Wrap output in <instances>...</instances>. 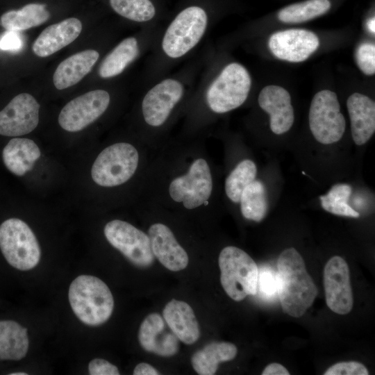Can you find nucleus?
Masks as SVG:
<instances>
[{
  "label": "nucleus",
  "mask_w": 375,
  "mask_h": 375,
  "mask_svg": "<svg viewBox=\"0 0 375 375\" xmlns=\"http://www.w3.org/2000/svg\"><path fill=\"white\" fill-rule=\"evenodd\" d=\"M278 297L283 312L301 317L312 305L317 288L301 254L293 247L284 249L277 260Z\"/></svg>",
  "instance_id": "obj_1"
},
{
  "label": "nucleus",
  "mask_w": 375,
  "mask_h": 375,
  "mask_svg": "<svg viewBox=\"0 0 375 375\" xmlns=\"http://www.w3.org/2000/svg\"><path fill=\"white\" fill-rule=\"evenodd\" d=\"M214 188L212 169L204 156H196L184 171L171 177L167 194L172 203L193 210L208 204Z\"/></svg>",
  "instance_id": "obj_2"
},
{
  "label": "nucleus",
  "mask_w": 375,
  "mask_h": 375,
  "mask_svg": "<svg viewBox=\"0 0 375 375\" xmlns=\"http://www.w3.org/2000/svg\"><path fill=\"white\" fill-rule=\"evenodd\" d=\"M68 297L74 313L87 325H101L112 315V294L107 285L97 277L78 276L70 284Z\"/></svg>",
  "instance_id": "obj_3"
},
{
  "label": "nucleus",
  "mask_w": 375,
  "mask_h": 375,
  "mask_svg": "<svg viewBox=\"0 0 375 375\" xmlns=\"http://www.w3.org/2000/svg\"><path fill=\"white\" fill-rule=\"evenodd\" d=\"M140 153L132 144L116 142L103 149L91 169L93 181L103 188L120 186L136 174L140 165Z\"/></svg>",
  "instance_id": "obj_4"
},
{
  "label": "nucleus",
  "mask_w": 375,
  "mask_h": 375,
  "mask_svg": "<svg viewBox=\"0 0 375 375\" xmlns=\"http://www.w3.org/2000/svg\"><path fill=\"white\" fill-rule=\"evenodd\" d=\"M218 262L222 286L231 299L240 301L256 294L258 267L248 253L228 246L221 251Z\"/></svg>",
  "instance_id": "obj_5"
},
{
  "label": "nucleus",
  "mask_w": 375,
  "mask_h": 375,
  "mask_svg": "<svg viewBox=\"0 0 375 375\" xmlns=\"http://www.w3.org/2000/svg\"><path fill=\"white\" fill-rule=\"evenodd\" d=\"M251 85L247 69L240 63H230L208 87L206 93L207 106L217 114L233 110L244 103Z\"/></svg>",
  "instance_id": "obj_6"
},
{
  "label": "nucleus",
  "mask_w": 375,
  "mask_h": 375,
  "mask_svg": "<svg viewBox=\"0 0 375 375\" xmlns=\"http://www.w3.org/2000/svg\"><path fill=\"white\" fill-rule=\"evenodd\" d=\"M0 249L14 268L27 271L40 262L41 251L28 225L18 218H10L0 225Z\"/></svg>",
  "instance_id": "obj_7"
},
{
  "label": "nucleus",
  "mask_w": 375,
  "mask_h": 375,
  "mask_svg": "<svg viewBox=\"0 0 375 375\" xmlns=\"http://www.w3.org/2000/svg\"><path fill=\"white\" fill-rule=\"evenodd\" d=\"M208 24L206 11L199 6L185 8L167 27L162 40L167 56L179 58L190 51L203 36Z\"/></svg>",
  "instance_id": "obj_8"
},
{
  "label": "nucleus",
  "mask_w": 375,
  "mask_h": 375,
  "mask_svg": "<svg viewBox=\"0 0 375 375\" xmlns=\"http://www.w3.org/2000/svg\"><path fill=\"white\" fill-rule=\"evenodd\" d=\"M309 126L315 139L322 144L340 140L346 127L336 94L324 90L313 97L309 110Z\"/></svg>",
  "instance_id": "obj_9"
},
{
  "label": "nucleus",
  "mask_w": 375,
  "mask_h": 375,
  "mask_svg": "<svg viewBox=\"0 0 375 375\" xmlns=\"http://www.w3.org/2000/svg\"><path fill=\"white\" fill-rule=\"evenodd\" d=\"M104 235L108 242L132 264L138 267H148L154 261L148 234L131 224L113 219L104 226Z\"/></svg>",
  "instance_id": "obj_10"
},
{
  "label": "nucleus",
  "mask_w": 375,
  "mask_h": 375,
  "mask_svg": "<svg viewBox=\"0 0 375 375\" xmlns=\"http://www.w3.org/2000/svg\"><path fill=\"white\" fill-rule=\"evenodd\" d=\"M110 101V94L104 90L88 92L72 99L62 108L58 124L68 132L82 131L105 112Z\"/></svg>",
  "instance_id": "obj_11"
},
{
  "label": "nucleus",
  "mask_w": 375,
  "mask_h": 375,
  "mask_svg": "<svg viewBox=\"0 0 375 375\" xmlns=\"http://www.w3.org/2000/svg\"><path fill=\"white\" fill-rule=\"evenodd\" d=\"M183 94V85L174 78H166L155 85L146 93L142 101L144 122L153 128L163 126Z\"/></svg>",
  "instance_id": "obj_12"
},
{
  "label": "nucleus",
  "mask_w": 375,
  "mask_h": 375,
  "mask_svg": "<svg viewBox=\"0 0 375 375\" xmlns=\"http://www.w3.org/2000/svg\"><path fill=\"white\" fill-rule=\"evenodd\" d=\"M324 287L328 307L339 315L349 313L353 306L350 273L347 262L334 256L324 269Z\"/></svg>",
  "instance_id": "obj_13"
},
{
  "label": "nucleus",
  "mask_w": 375,
  "mask_h": 375,
  "mask_svg": "<svg viewBox=\"0 0 375 375\" xmlns=\"http://www.w3.org/2000/svg\"><path fill=\"white\" fill-rule=\"evenodd\" d=\"M40 104L28 93L15 96L0 111V135L17 137L32 132L39 123Z\"/></svg>",
  "instance_id": "obj_14"
},
{
  "label": "nucleus",
  "mask_w": 375,
  "mask_h": 375,
  "mask_svg": "<svg viewBox=\"0 0 375 375\" xmlns=\"http://www.w3.org/2000/svg\"><path fill=\"white\" fill-rule=\"evenodd\" d=\"M318 46L317 36L304 29L278 31L272 34L269 40V47L276 57L293 62L306 60Z\"/></svg>",
  "instance_id": "obj_15"
},
{
  "label": "nucleus",
  "mask_w": 375,
  "mask_h": 375,
  "mask_svg": "<svg viewBox=\"0 0 375 375\" xmlns=\"http://www.w3.org/2000/svg\"><path fill=\"white\" fill-rule=\"evenodd\" d=\"M147 234L154 257L165 268L178 272L188 266L189 258L187 252L167 225L154 223L149 226Z\"/></svg>",
  "instance_id": "obj_16"
},
{
  "label": "nucleus",
  "mask_w": 375,
  "mask_h": 375,
  "mask_svg": "<svg viewBox=\"0 0 375 375\" xmlns=\"http://www.w3.org/2000/svg\"><path fill=\"white\" fill-rule=\"evenodd\" d=\"M164 318L157 312L149 314L142 321L138 331V340L147 351L169 357L179 349L178 338L166 328Z\"/></svg>",
  "instance_id": "obj_17"
},
{
  "label": "nucleus",
  "mask_w": 375,
  "mask_h": 375,
  "mask_svg": "<svg viewBox=\"0 0 375 375\" xmlns=\"http://www.w3.org/2000/svg\"><path fill=\"white\" fill-rule=\"evenodd\" d=\"M260 107L270 117V128L276 135L288 132L293 125L294 114L289 92L281 86L265 87L258 96Z\"/></svg>",
  "instance_id": "obj_18"
},
{
  "label": "nucleus",
  "mask_w": 375,
  "mask_h": 375,
  "mask_svg": "<svg viewBox=\"0 0 375 375\" xmlns=\"http://www.w3.org/2000/svg\"><path fill=\"white\" fill-rule=\"evenodd\" d=\"M82 31V23L69 17L45 28L33 44V53L42 58L49 56L74 42Z\"/></svg>",
  "instance_id": "obj_19"
},
{
  "label": "nucleus",
  "mask_w": 375,
  "mask_h": 375,
  "mask_svg": "<svg viewBox=\"0 0 375 375\" xmlns=\"http://www.w3.org/2000/svg\"><path fill=\"white\" fill-rule=\"evenodd\" d=\"M347 106L353 142L356 145H363L375 132L374 101L366 95L356 92L348 98Z\"/></svg>",
  "instance_id": "obj_20"
},
{
  "label": "nucleus",
  "mask_w": 375,
  "mask_h": 375,
  "mask_svg": "<svg viewBox=\"0 0 375 375\" xmlns=\"http://www.w3.org/2000/svg\"><path fill=\"white\" fill-rule=\"evenodd\" d=\"M163 318L178 340L192 344L200 337L198 322L191 306L186 302L172 299L165 306Z\"/></svg>",
  "instance_id": "obj_21"
},
{
  "label": "nucleus",
  "mask_w": 375,
  "mask_h": 375,
  "mask_svg": "<svg viewBox=\"0 0 375 375\" xmlns=\"http://www.w3.org/2000/svg\"><path fill=\"white\" fill-rule=\"evenodd\" d=\"M99 58V52L94 49L84 50L67 58L53 73L54 86L62 90L76 85L90 72Z\"/></svg>",
  "instance_id": "obj_22"
},
{
  "label": "nucleus",
  "mask_w": 375,
  "mask_h": 375,
  "mask_svg": "<svg viewBox=\"0 0 375 375\" xmlns=\"http://www.w3.org/2000/svg\"><path fill=\"white\" fill-rule=\"evenodd\" d=\"M40 156V149L36 143L24 138L11 139L2 151L5 166L17 176H23L30 172Z\"/></svg>",
  "instance_id": "obj_23"
},
{
  "label": "nucleus",
  "mask_w": 375,
  "mask_h": 375,
  "mask_svg": "<svg viewBox=\"0 0 375 375\" xmlns=\"http://www.w3.org/2000/svg\"><path fill=\"white\" fill-rule=\"evenodd\" d=\"M236 346L227 342H212L196 351L191 358L193 369L200 375H213L219 364L235 358Z\"/></svg>",
  "instance_id": "obj_24"
},
{
  "label": "nucleus",
  "mask_w": 375,
  "mask_h": 375,
  "mask_svg": "<svg viewBox=\"0 0 375 375\" xmlns=\"http://www.w3.org/2000/svg\"><path fill=\"white\" fill-rule=\"evenodd\" d=\"M27 328L13 320L0 321V360H19L26 355Z\"/></svg>",
  "instance_id": "obj_25"
},
{
  "label": "nucleus",
  "mask_w": 375,
  "mask_h": 375,
  "mask_svg": "<svg viewBox=\"0 0 375 375\" xmlns=\"http://www.w3.org/2000/svg\"><path fill=\"white\" fill-rule=\"evenodd\" d=\"M50 17L47 6L28 3L19 10H12L0 17L1 26L8 31H24L45 23Z\"/></svg>",
  "instance_id": "obj_26"
},
{
  "label": "nucleus",
  "mask_w": 375,
  "mask_h": 375,
  "mask_svg": "<svg viewBox=\"0 0 375 375\" xmlns=\"http://www.w3.org/2000/svg\"><path fill=\"white\" fill-rule=\"evenodd\" d=\"M139 46L134 37H128L119 42L103 60L99 74L109 78L120 74L138 56Z\"/></svg>",
  "instance_id": "obj_27"
},
{
  "label": "nucleus",
  "mask_w": 375,
  "mask_h": 375,
  "mask_svg": "<svg viewBox=\"0 0 375 375\" xmlns=\"http://www.w3.org/2000/svg\"><path fill=\"white\" fill-rule=\"evenodd\" d=\"M242 216L259 222L266 216L268 204L264 184L258 180L249 183L242 191L239 203Z\"/></svg>",
  "instance_id": "obj_28"
},
{
  "label": "nucleus",
  "mask_w": 375,
  "mask_h": 375,
  "mask_svg": "<svg viewBox=\"0 0 375 375\" xmlns=\"http://www.w3.org/2000/svg\"><path fill=\"white\" fill-rule=\"evenodd\" d=\"M257 167L250 159L241 160L227 176L224 190L228 199L238 203L243 190L256 180Z\"/></svg>",
  "instance_id": "obj_29"
},
{
  "label": "nucleus",
  "mask_w": 375,
  "mask_h": 375,
  "mask_svg": "<svg viewBox=\"0 0 375 375\" xmlns=\"http://www.w3.org/2000/svg\"><path fill=\"white\" fill-rule=\"evenodd\" d=\"M330 7L329 0H307L283 8L278 17L284 23H301L324 14Z\"/></svg>",
  "instance_id": "obj_30"
},
{
  "label": "nucleus",
  "mask_w": 375,
  "mask_h": 375,
  "mask_svg": "<svg viewBox=\"0 0 375 375\" xmlns=\"http://www.w3.org/2000/svg\"><path fill=\"white\" fill-rule=\"evenodd\" d=\"M351 187L347 183H338L319 197L321 206L326 211L338 216L358 218L360 214L348 203Z\"/></svg>",
  "instance_id": "obj_31"
},
{
  "label": "nucleus",
  "mask_w": 375,
  "mask_h": 375,
  "mask_svg": "<svg viewBox=\"0 0 375 375\" xmlns=\"http://www.w3.org/2000/svg\"><path fill=\"white\" fill-rule=\"evenodd\" d=\"M111 8L122 17L137 22L151 20L156 9L150 0H109Z\"/></svg>",
  "instance_id": "obj_32"
},
{
  "label": "nucleus",
  "mask_w": 375,
  "mask_h": 375,
  "mask_svg": "<svg viewBox=\"0 0 375 375\" xmlns=\"http://www.w3.org/2000/svg\"><path fill=\"white\" fill-rule=\"evenodd\" d=\"M277 272L270 265H262L258 268L257 292L260 297L272 301L278 296Z\"/></svg>",
  "instance_id": "obj_33"
},
{
  "label": "nucleus",
  "mask_w": 375,
  "mask_h": 375,
  "mask_svg": "<svg viewBox=\"0 0 375 375\" xmlns=\"http://www.w3.org/2000/svg\"><path fill=\"white\" fill-rule=\"evenodd\" d=\"M356 61L360 69L367 75L375 73V46L372 43H362L356 53Z\"/></svg>",
  "instance_id": "obj_34"
},
{
  "label": "nucleus",
  "mask_w": 375,
  "mask_h": 375,
  "mask_svg": "<svg viewBox=\"0 0 375 375\" xmlns=\"http://www.w3.org/2000/svg\"><path fill=\"white\" fill-rule=\"evenodd\" d=\"M324 375H368L366 367L356 361L340 362L331 366Z\"/></svg>",
  "instance_id": "obj_35"
},
{
  "label": "nucleus",
  "mask_w": 375,
  "mask_h": 375,
  "mask_svg": "<svg viewBox=\"0 0 375 375\" xmlns=\"http://www.w3.org/2000/svg\"><path fill=\"white\" fill-rule=\"evenodd\" d=\"M89 374L91 375H119L117 367L108 361L95 358L91 360L88 365Z\"/></svg>",
  "instance_id": "obj_36"
},
{
  "label": "nucleus",
  "mask_w": 375,
  "mask_h": 375,
  "mask_svg": "<svg viewBox=\"0 0 375 375\" xmlns=\"http://www.w3.org/2000/svg\"><path fill=\"white\" fill-rule=\"evenodd\" d=\"M22 46V40L17 31H8L0 40V49L15 51Z\"/></svg>",
  "instance_id": "obj_37"
},
{
  "label": "nucleus",
  "mask_w": 375,
  "mask_h": 375,
  "mask_svg": "<svg viewBox=\"0 0 375 375\" xmlns=\"http://www.w3.org/2000/svg\"><path fill=\"white\" fill-rule=\"evenodd\" d=\"M290 372L282 365L273 362L265 367L262 375H289Z\"/></svg>",
  "instance_id": "obj_38"
},
{
  "label": "nucleus",
  "mask_w": 375,
  "mask_h": 375,
  "mask_svg": "<svg viewBox=\"0 0 375 375\" xmlns=\"http://www.w3.org/2000/svg\"><path fill=\"white\" fill-rule=\"evenodd\" d=\"M134 375H158L159 372L151 365L141 362L133 370Z\"/></svg>",
  "instance_id": "obj_39"
},
{
  "label": "nucleus",
  "mask_w": 375,
  "mask_h": 375,
  "mask_svg": "<svg viewBox=\"0 0 375 375\" xmlns=\"http://www.w3.org/2000/svg\"><path fill=\"white\" fill-rule=\"evenodd\" d=\"M368 29L373 33H375V19L374 17L371 18L367 22Z\"/></svg>",
  "instance_id": "obj_40"
},
{
  "label": "nucleus",
  "mask_w": 375,
  "mask_h": 375,
  "mask_svg": "<svg viewBox=\"0 0 375 375\" xmlns=\"http://www.w3.org/2000/svg\"><path fill=\"white\" fill-rule=\"evenodd\" d=\"M10 375H27L25 372H13L10 374Z\"/></svg>",
  "instance_id": "obj_41"
}]
</instances>
